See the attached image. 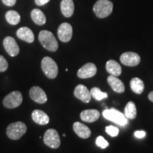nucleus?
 <instances>
[{"label": "nucleus", "mask_w": 153, "mask_h": 153, "mask_svg": "<svg viewBox=\"0 0 153 153\" xmlns=\"http://www.w3.org/2000/svg\"><path fill=\"white\" fill-rule=\"evenodd\" d=\"M43 142L49 148L53 149L58 148L60 145V138L56 130H47L44 135Z\"/></svg>", "instance_id": "obj_7"}, {"label": "nucleus", "mask_w": 153, "mask_h": 153, "mask_svg": "<svg viewBox=\"0 0 153 153\" xmlns=\"http://www.w3.org/2000/svg\"><path fill=\"white\" fill-rule=\"evenodd\" d=\"M114 4L109 0H98L94 4L93 11L97 17L104 19L111 14Z\"/></svg>", "instance_id": "obj_2"}, {"label": "nucleus", "mask_w": 153, "mask_h": 153, "mask_svg": "<svg viewBox=\"0 0 153 153\" xmlns=\"http://www.w3.org/2000/svg\"><path fill=\"white\" fill-rule=\"evenodd\" d=\"M130 86H131V90L134 93L137 94H140L144 91V83H143V80L139 79L137 77L133 78L130 82Z\"/></svg>", "instance_id": "obj_22"}, {"label": "nucleus", "mask_w": 153, "mask_h": 153, "mask_svg": "<svg viewBox=\"0 0 153 153\" xmlns=\"http://www.w3.org/2000/svg\"><path fill=\"white\" fill-rule=\"evenodd\" d=\"M29 96L30 99L38 104H45L47 101V95L41 87L34 86L30 88L29 91Z\"/></svg>", "instance_id": "obj_12"}, {"label": "nucleus", "mask_w": 153, "mask_h": 153, "mask_svg": "<svg viewBox=\"0 0 153 153\" xmlns=\"http://www.w3.org/2000/svg\"><path fill=\"white\" fill-rule=\"evenodd\" d=\"M97 68L94 63L88 62L78 70L77 76L81 79H87L92 77L97 74Z\"/></svg>", "instance_id": "obj_11"}, {"label": "nucleus", "mask_w": 153, "mask_h": 153, "mask_svg": "<svg viewBox=\"0 0 153 153\" xmlns=\"http://www.w3.org/2000/svg\"><path fill=\"white\" fill-rule=\"evenodd\" d=\"M106 132L110 135V136L116 137L118 135L119 129H118V128L115 127L114 126H106Z\"/></svg>", "instance_id": "obj_27"}, {"label": "nucleus", "mask_w": 153, "mask_h": 153, "mask_svg": "<svg viewBox=\"0 0 153 153\" xmlns=\"http://www.w3.org/2000/svg\"><path fill=\"white\" fill-rule=\"evenodd\" d=\"M30 16H31L32 20L33 22L39 26L45 24L46 22V17L42 11L38 9H34L32 10L30 13Z\"/></svg>", "instance_id": "obj_21"}, {"label": "nucleus", "mask_w": 153, "mask_h": 153, "mask_svg": "<svg viewBox=\"0 0 153 153\" xmlns=\"http://www.w3.org/2000/svg\"><path fill=\"white\" fill-rule=\"evenodd\" d=\"M134 135H135V136L137 137V138H143V137H144L145 135H146V133H145V132L143 131H137L135 132Z\"/></svg>", "instance_id": "obj_29"}, {"label": "nucleus", "mask_w": 153, "mask_h": 153, "mask_svg": "<svg viewBox=\"0 0 153 153\" xmlns=\"http://www.w3.org/2000/svg\"><path fill=\"white\" fill-rule=\"evenodd\" d=\"M96 144H97V146L101 148V149L106 148L109 145V143H108V141H106L104 139V137L102 136H99L97 137V140H96Z\"/></svg>", "instance_id": "obj_26"}, {"label": "nucleus", "mask_w": 153, "mask_h": 153, "mask_svg": "<svg viewBox=\"0 0 153 153\" xmlns=\"http://www.w3.org/2000/svg\"><path fill=\"white\" fill-rule=\"evenodd\" d=\"M16 36L19 39L27 42L28 43H33L35 39L33 31L28 27H22L19 28L16 32Z\"/></svg>", "instance_id": "obj_16"}, {"label": "nucleus", "mask_w": 153, "mask_h": 153, "mask_svg": "<svg viewBox=\"0 0 153 153\" xmlns=\"http://www.w3.org/2000/svg\"><path fill=\"white\" fill-rule=\"evenodd\" d=\"M8 68V62L2 55H0V72H5Z\"/></svg>", "instance_id": "obj_28"}, {"label": "nucleus", "mask_w": 153, "mask_h": 153, "mask_svg": "<svg viewBox=\"0 0 153 153\" xmlns=\"http://www.w3.org/2000/svg\"><path fill=\"white\" fill-rule=\"evenodd\" d=\"M50 0H35V3L38 6H43L48 3Z\"/></svg>", "instance_id": "obj_31"}, {"label": "nucleus", "mask_w": 153, "mask_h": 153, "mask_svg": "<svg viewBox=\"0 0 153 153\" xmlns=\"http://www.w3.org/2000/svg\"><path fill=\"white\" fill-rule=\"evenodd\" d=\"M73 130L76 135L81 138L87 139L91 136V130L85 124L79 122H75L73 124Z\"/></svg>", "instance_id": "obj_15"}, {"label": "nucleus", "mask_w": 153, "mask_h": 153, "mask_svg": "<svg viewBox=\"0 0 153 153\" xmlns=\"http://www.w3.org/2000/svg\"><path fill=\"white\" fill-rule=\"evenodd\" d=\"M91 95L93 98H94L96 100L101 101L102 99H106L108 97V94L106 92H103L100 90V89L98 87H93L90 91Z\"/></svg>", "instance_id": "obj_25"}, {"label": "nucleus", "mask_w": 153, "mask_h": 153, "mask_svg": "<svg viewBox=\"0 0 153 153\" xmlns=\"http://www.w3.org/2000/svg\"><path fill=\"white\" fill-rule=\"evenodd\" d=\"M38 39L44 48L51 52H55L58 49V43L53 33L48 30H41L38 36Z\"/></svg>", "instance_id": "obj_1"}, {"label": "nucleus", "mask_w": 153, "mask_h": 153, "mask_svg": "<svg viewBox=\"0 0 153 153\" xmlns=\"http://www.w3.org/2000/svg\"><path fill=\"white\" fill-rule=\"evenodd\" d=\"M148 98L150 100L153 102V91H151L150 94H148Z\"/></svg>", "instance_id": "obj_32"}, {"label": "nucleus", "mask_w": 153, "mask_h": 153, "mask_svg": "<svg viewBox=\"0 0 153 153\" xmlns=\"http://www.w3.org/2000/svg\"><path fill=\"white\" fill-rule=\"evenodd\" d=\"M41 68L43 73L50 79H55L58 74V67L53 59L45 57L42 60Z\"/></svg>", "instance_id": "obj_3"}, {"label": "nucleus", "mask_w": 153, "mask_h": 153, "mask_svg": "<svg viewBox=\"0 0 153 153\" xmlns=\"http://www.w3.org/2000/svg\"><path fill=\"white\" fill-rule=\"evenodd\" d=\"M120 62L126 66L135 67L140 62V57L133 52H126L120 55Z\"/></svg>", "instance_id": "obj_8"}, {"label": "nucleus", "mask_w": 153, "mask_h": 153, "mask_svg": "<svg viewBox=\"0 0 153 153\" xmlns=\"http://www.w3.org/2000/svg\"><path fill=\"white\" fill-rule=\"evenodd\" d=\"M59 39L63 43H68L72 37V27L68 23H62L57 29Z\"/></svg>", "instance_id": "obj_9"}, {"label": "nucleus", "mask_w": 153, "mask_h": 153, "mask_svg": "<svg viewBox=\"0 0 153 153\" xmlns=\"http://www.w3.org/2000/svg\"><path fill=\"white\" fill-rule=\"evenodd\" d=\"M102 114L106 119L111 120L118 125L125 126L128 123V118L126 117L125 115L115 108L104 110Z\"/></svg>", "instance_id": "obj_5"}, {"label": "nucleus", "mask_w": 153, "mask_h": 153, "mask_svg": "<svg viewBox=\"0 0 153 153\" xmlns=\"http://www.w3.org/2000/svg\"><path fill=\"white\" fill-rule=\"evenodd\" d=\"M27 127L23 122L11 123L7 128V135L11 140H19L26 133Z\"/></svg>", "instance_id": "obj_4"}, {"label": "nucleus", "mask_w": 153, "mask_h": 153, "mask_svg": "<svg viewBox=\"0 0 153 153\" xmlns=\"http://www.w3.org/2000/svg\"><path fill=\"white\" fill-rule=\"evenodd\" d=\"M60 9L65 17L70 18L74 14V4L73 0H62L60 3Z\"/></svg>", "instance_id": "obj_19"}, {"label": "nucleus", "mask_w": 153, "mask_h": 153, "mask_svg": "<svg viewBox=\"0 0 153 153\" xmlns=\"http://www.w3.org/2000/svg\"><path fill=\"white\" fill-rule=\"evenodd\" d=\"M74 95L76 98L83 101L84 103H89L91 101V95L90 91L83 85H79L75 87Z\"/></svg>", "instance_id": "obj_13"}, {"label": "nucleus", "mask_w": 153, "mask_h": 153, "mask_svg": "<svg viewBox=\"0 0 153 153\" xmlns=\"http://www.w3.org/2000/svg\"><path fill=\"white\" fill-rule=\"evenodd\" d=\"M23 97L19 91H14L9 94L3 100V105L7 108H14L22 104Z\"/></svg>", "instance_id": "obj_6"}, {"label": "nucleus", "mask_w": 153, "mask_h": 153, "mask_svg": "<svg viewBox=\"0 0 153 153\" xmlns=\"http://www.w3.org/2000/svg\"><path fill=\"white\" fill-rule=\"evenodd\" d=\"M124 115L128 119L133 120L137 116V109L135 104L133 101H129L125 107L124 109Z\"/></svg>", "instance_id": "obj_23"}, {"label": "nucleus", "mask_w": 153, "mask_h": 153, "mask_svg": "<svg viewBox=\"0 0 153 153\" xmlns=\"http://www.w3.org/2000/svg\"><path fill=\"white\" fill-rule=\"evenodd\" d=\"M4 47L7 53L11 57H15L19 53V47L14 38L7 36L4 39Z\"/></svg>", "instance_id": "obj_10"}, {"label": "nucleus", "mask_w": 153, "mask_h": 153, "mask_svg": "<svg viewBox=\"0 0 153 153\" xmlns=\"http://www.w3.org/2000/svg\"><path fill=\"white\" fill-rule=\"evenodd\" d=\"M106 69L108 73H109L111 75L118 76L121 74V66L118 64V62L114 60H110L107 61L106 64Z\"/></svg>", "instance_id": "obj_20"}, {"label": "nucleus", "mask_w": 153, "mask_h": 153, "mask_svg": "<svg viewBox=\"0 0 153 153\" xmlns=\"http://www.w3.org/2000/svg\"><path fill=\"white\" fill-rule=\"evenodd\" d=\"M2 2L7 7H13L16 2V0H2Z\"/></svg>", "instance_id": "obj_30"}, {"label": "nucleus", "mask_w": 153, "mask_h": 153, "mask_svg": "<svg viewBox=\"0 0 153 153\" xmlns=\"http://www.w3.org/2000/svg\"><path fill=\"white\" fill-rule=\"evenodd\" d=\"M100 113L96 109H87L81 112L80 118L82 120L87 123H93L99 119Z\"/></svg>", "instance_id": "obj_17"}, {"label": "nucleus", "mask_w": 153, "mask_h": 153, "mask_svg": "<svg viewBox=\"0 0 153 153\" xmlns=\"http://www.w3.org/2000/svg\"><path fill=\"white\" fill-rule=\"evenodd\" d=\"M107 82L115 92L121 94L125 91L124 84L121 80L118 79L117 76L110 75L107 78Z\"/></svg>", "instance_id": "obj_14"}, {"label": "nucleus", "mask_w": 153, "mask_h": 153, "mask_svg": "<svg viewBox=\"0 0 153 153\" xmlns=\"http://www.w3.org/2000/svg\"><path fill=\"white\" fill-rule=\"evenodd\" d=\"M32 119L35 123L41 126H45L49 123L50 118L43 111L36 109L32 112Z\"/></svg>", "instance_id": "obj_18"}, {"label": "nucleus", "mask_w": 153, "mask_h": 153, "mask_svg": "<svg viewBox=\"0 0 153 153\" xmlns=\"http://www.w3.org/2000/svg\"><path fill=\"white\" fill-rule=\"evenodd\" d=\"M7 22L11 25H17L20 22L21 16L17 11L14 10L8 11L5 15Z\"/></svg>", "instance_id": "obj_24"}]
</instances>
